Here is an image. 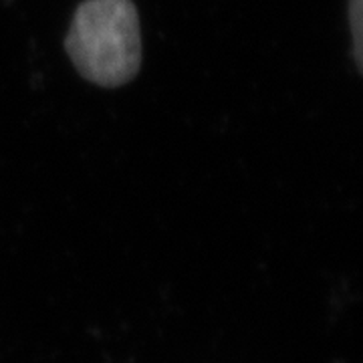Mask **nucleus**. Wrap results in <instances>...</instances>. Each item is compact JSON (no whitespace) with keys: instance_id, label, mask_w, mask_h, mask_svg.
Masks as SVG:
<instances>
[{"instance_id":"obj_1","label":"nucleus","mask_w":363,"mask_h":363,"mask_svg":"<svg viewBox=\"0 0 363 363\" xmlns=\"http://www.w3.org/2000/svg\"><path fill=\"white\" fill-rule=\"evenodd\" d=\"M65 51L79 75L99 87H121L140 73L142 33L131 0H85L75 11Z\"/></svg>"},{"instance_id":"obj_2","label":"nucleus","mask_w":363,"mask_h":363,"mask_svg":"<svg viewBox=\"0 0 363 363\" xmlns=\"http://www.w3.org/2000/svg\"><path fill=\"white\" fill-rule=\"evenodd\" d=\"M350 26L353 35V57L359 73H363V0H350Z\"/></svg>"}]
</instances>
